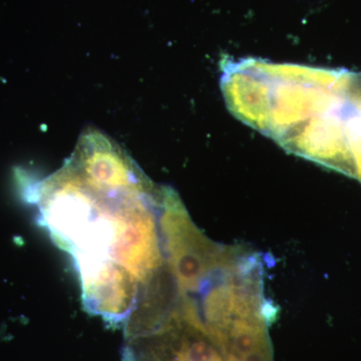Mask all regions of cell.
I'll return each mask as SVG.
<instances>
[{
	"label": "cell",
	"mask_w": 361,
	"mask_h": 361,
	"mask_svg": "<svg viewBox=\"0 0 361 361\" xmlns=\"http://www.w3.org/2000/svg\"><path fill=\"white\" fill-rule=\"evenodd\" d=\"M274 141L361 183V73L304 66L285 92Z\"/></svg>",
	"instance_id": "2"
},
{
	"label": "cell",
	"mask_w": 361,
	"mask_h": 361,
	"mask_svg": "<svg viewBox=\"0 0 361 361\" xmlns=\"http://www.w3.org/2000/svg\"><path fill=\"white\" fill-rule=\"evenodd\" d=\"M128 339L123 361H229L206 334L179 317Z\"/></svg>",
	"instance_id": "3"
},
{
	"label": "cell",
	"mask_w": 361,
	"mask_h": 361,
	"mask_svg": "<svg viewBox=\"0 0 361 361\" xmlns=\"http://www.w3.org/2000/svg\"><path fill=\"white\" fill-rule=\"evenodd\" d=\"M166 186L99 182L65 166L40 183L35 200L52 241L70 254L78 274L116 271L134 277L144 294L170 277L161 212Z\"/></svg>",
	"instance_id": "1"
}]
</instances>
